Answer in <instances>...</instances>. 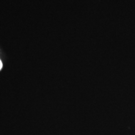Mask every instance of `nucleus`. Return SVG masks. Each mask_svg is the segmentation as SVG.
<instances>
[{"instance_id": "1", "label": "nucleus", "mask_w": 135, "mask_h": 135, "mask_svg": "<svg viewBox=\"0 0 135 135\" xmlns=\"http://www.w3.org/2000/svg\"><path fill=\"white\" fill-rule=\"evenodd\" d=\"M2 67H3V63H2V62H1V61L0 60V70H1Z\"/></svg>"}]
</instances>
